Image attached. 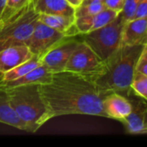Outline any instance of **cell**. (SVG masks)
I'll use <instances>...</instances> for the list:
<instances>
[{
  "mask_svg": "<svg viewBox=\"0 0 147 147\" xmlns=\"http://www.w3.org/2000/svg\"><path fill=\"white\" fill-rule=\"evenodd\" d=\"M52 119L62 115H85L108 118L102 95L93 79L76 72L53 73L50 83L40 85Z\"/></svg>",
  "mask_w": 147,
  "mask_h": 147,
  "instance_id": "cell-1",
  "label": "cell"
},
{
  "mask_svg": "<svg viewBox=\"0 0 147 147\" xmlns=\"http://www.w3.org/2000/svg\"><path fill=\"white\" fill-rule=\"evenodd\" d=\"M145 47L121 44L104 61L102 71L92 78L102 95L107 96L109 93L117 92L127 97L133 93L131 84Z\"/></svg>",
  "mask_w": 147,
  "mask_h": 147,
  "instance_id": "cell-2",
  "label": "cell"
},
{
  "mask_svg": "<svg viewBox=\"0 0 147 147\" xmlns=\"http://www.w3.org/2000/svg\"><path fill=\"white\" fill-rule=\"evenodd\" d=\"M4 89L12 108L27 125L28 133L37 132L52 119L41 94L40 84H25Z\"/></svg>",
  "mask_w": 147,
  "mask_h": 147,
  "instance_id": "cell-3",
  "label": "cell"
},
{
  "mask_svg": "<svg viewBox=\"0 0 147 147\" xmlns=\"http://www.w3.org/2000/svg\"><path fill=\"white\" fill-rule=\"evenodd\" d=\"M33 0L13 13L4 11L0 18V51L13 46L26 45L38 22Z\"/></svg>",
  "mask_w": 147,
  "mask_h": 147,
  "instance_id": "cell-4",
  "label": "cell"
},
{
  "mask_svg": "<svg viewBox=\"0 0 147 147\" xmlns=\"http://www.w3.org/2000/svg\"><path fill=\"white\" fill-rule=\"evenodd\" d=\"M126 22L120 12L107 25L87 34H81V39L102 61H105L121 47L123 28Z\"/></svg>",
  "mask_w": 147,
  "mask_h": 147,
  "instance_id": "cell-5",
  "label": "cell"
},
{
  "mask_svg": "<svg viewBox=\"0 0 147 147\" xmlns=\"http://www.w3.org/2000/svg\"><path fill=\"white\" fill-rule=\"evenodd\" d=\"M103 65L104 61L81 39L70 57L65 71L79 73L92 78L102 71Z\"/></svg>",
  "mask_w": 147,
  "mask_h": 147,
  "instance_id": "cell-6",
  "label": "cell"
},
{
  "mask_svg": "<svg viewBox=\"0 0 147 147\" xmlns=\"http://www.w3.org/2000/svg\"><path fill=\"white\" fill-rule=\"evenodd\" d=\"M81 41L78 36H66L49 51L40 56L41 65L52 73L65 71L72 53Z\"/></svg>",
  "mask_w": 147,
  "mask_h": 147,
  "instance_id": "cell-7",
  "label": "cell"
},
{
  "mask_svg": "<svg viewBox=\"0 0 147 147\" xmlns=\"http://www.w3.org/2000/svg\"><path fill=\"white\" fill-rule=\"evenodd\" d=\"M65 37L64 33L38 21L26 45L34 54L42 56Z\"/></svg>",
  "mask_w": 147,
  "mask_h": 147,
  "instance_id": "cell-8",
  "label": "cell"
},
{
  "mask_svg": "<svg viewBox=\"0 0 147 147\" xmlns=\"http://www.w3.org/2000/svg\"><path fill=\"white\" fill-rule=\"evenodd\" d=\"M127 98L132 103V111L120 122L123 124L128 134H142L147 125V101L141 97L134 99L132 94Z\"/></svg>",
  "mask_w": 147,
  "mask_h": 147,
  "instance_id": "cell-9",
  "label": "cell"
},
{
  "mask_svg": "<svg viewBox=\"0 0 147 147\" xmlns=\"http://www.w3.org/2000/svg\"><path fill=\"white\" fill-rule=\"evenodd\" d=\"M34 54L27 45H18L0 51V73H4L31 59Z\"/></svg>",
  "mask_w": 147,
  "mask_h": 147,
  "instance_id": "cell-10",
  "label": "cell"
},
{
  "mask_svg": "<svg viewBox=\"0 0 147 147\" xmlns=\"http://www.w3.org/2000/svg\"><path fill=\"white\" fill-rule=\"evenodd\" d=\"M103 109L109 119H114L121 121L127 117L132 111V103L130 100L117 92L108 94L102 102Z\"/></svg>",
  "mask_w": 147,
  "mask_h": 147,
  "instance_id": "cell-11",
  "label": "cell"
},
{
  "mask_svg": "<svg viewBox=\"0 0 147 147\" xmlns=\"http://www.w3.org/2000/svg\"><path fill=\"white\" fill-rule=\"evenodd\" d=\"M121 44L127 46H146L147 18H134L125 23Z\"/></svg>",
  "mask_w": 147,
  "mask_h": 147,
  "instance_id": "cell-12",
  "label": "cell"
},
{
  "mask_svg": "<svg viewBox=\"0 0 147 147\" xmlns=\"http://www.w3.org/2000/svg\"><path fill=\"white\" fill-rule=\"evenodd\" d=\"M75 16L64 15L39 14L38 21L64 33L66 36H78L80 34L75 25Z\"/></svg>",
  "mask_w": 147,
  "mask_h": 147,
  "instance_id": "cell-13",
  "label": "cell"
},
{
  "mask_svg": "<svg viewBox=\"0 0 147 147\" xmlns=\"http://www.w3.org/2000/svg\"><path fill=\"white\" fill-rule=\"evenodd\" d=\"M53 79V73L47 70L44 65L41 64L34 68V70L30 71L24 76L5 83H0V85L3 88H11L19 85H25V84H46L52 81Z\"/></svg>",
  "mask_w": 147,
  "mask_h": 147,
  "instance_id": "cell-14",
  "label": "cell"
},
{
  "mask_svg": "<svg viewBox=\"0 0 147 147\" xmlns=\"http://www.w3.org/2000/svg\"><path fill=\"white\" fill-rule=\"evenodd\" d=\"M0 123L28 132L27 125L18 117L12 108L6 90L0 85Z\"/></svg>",
  "mask_w": 147,
  "mask_h": 147,
  "instance_id": "cell-15",
  "label": "cell"
},
{
  "mask_svg": "<svg viewBox=\"0 0 147 147\" xmlns=\"http://www.w3.org/2000/svg\"><path fill=\"white\" fill-rule=\"evenodd\" d=\"M33 3L38 14L75 16L76 9L66 0H33Z\"/></svg>",
  "mask_w": 147,
  "mask_h": 147,
  "instance_id": "cell-16",
  "label": "cell"
},
{
  "mask_svg": "<svg viewBox=\"0 0 147 147\" xmlns=\"http://www.w3.org/2000/svg\"><path fill=\"white\" fill-rule=\"evenodd\" d=\"M41 64L40 62V55H34L31 59L28 60L18 65L17 66L14 67L13 69L4 72L2 74V79L0 83H5L9 82L15 79H17L30 71L34 70L37 66H39Z\"/></svg>",
  "mask_w": 147,
  "mask_h": 147,
  "instance_id": "cell-17",
  "label": "cell"
},
{
  "mask_svg": "<svg viewBox=\"0 0 147 147\" xmlns=\"http://www.w3.org/2000/svg\"><path fill=\"white\" fill-rule=\"evenodd\" d=\"M133 93L147 101V76L142 72L136 71L131 84Z\"/></svg>",
  "mask_w": 147,
  "mask_h": 147,
  "instance_id": "cell-18",
  "label": "cell"
},
{
  "mask_svg": "<svg viewBox=\"0 0 147 147\" xmlns=\"http://www.w3.org/2000/svg\"><path fill=\"white\" fill-rule=\"evenodd\" d=\"M119 15L118 12L112 10L110 9H104L99 13L96 14L93 16V27H92V31L96 30L97 28H100L110 22H112L117 16Z\"/></svg>",
  "mask_w": 147,
  "mask_h": 147,
  "instance_id": "cell-19",
  "label": "cell"
},
{
  "mask_svg": "<svg viewBox=\"0 0 147 147\" xmlns=\"http://www.w3.org/2000/svg\"><path fill=\"white\" fill-rule=\"evenodd\" d=\"M106 9L103 2L94 1L87 3H82L75 10V17L82 16H94L102 9Z\"/></svg>",
  "mask_w": 147,
  "mask_h": 147,
  "instance_id": "cell-20",
  "label": "cell"
},
{
  "mask_svg": "<svg viewBox=\"0 0 147 147\" xmlns=\"http://www.w3.org/2000/svg\"><path fill=\"white\" fill-rule=\"evenodd\" d=\"M141 0H125L124 6L121 12V15L126 22L133 20L135 16V13L139 3Z\"/></svg>",
  "mask_w": 147,
  "mask_h": 147,
  "instance_id": "cell-21",
  "label": "cell"
},
{
  "mask_svg": "<svg viewBox=\"0 0 147 147\" xmlns=\"http://www.w3.org/2000/svg\"><path fill=\"white\" fill-rule=\"evenodd\" d=\"M32 0H7L4 10L9 12H16L27 6Z\"/></svg>",
  "mask_w": 147,
  "mask_h": 147,
  "instance_id": "cell-22",
  "label": "cell"
},
{
  "mask_svg": "<svg viewBox=\"0 0 147 147\" xmlns=\"http://www.w3.org/2000/svg\"><path fill=\"white\" fill-rule=\"evenodd\" d=\"M124 1L125 0H103L102 2L106 8L120 13L123 9Z\"/></svg>",
  "mask_w": 147,
  "mask_h": 147,
  "instance_id": "cell-23",
  "label": "cell"
},
{
  "mask_svg": "<svg viewBox=\"0 0 147 147\" xmlns=\"http://www.w3.org/2000/svg\"><path fill=\"white\" fill-rule=\"evenodd\" d=\"M134 18H147V0L140 2Z\"/></svg>",
  "mask_w": 147,
  "mask_h": 147,
  "instance_id": "cell-24",
  "label": "cell"
},
{
  "mask_svg": "<svg viewBox=\"0 0 147 147\" xmlns=\"http://www.w3.org/2000/svg\"><path fill=\"white\" fill-rule=\"evenodd\" d=\"M136 71H139L147 76V57L143 53L139 59V62H138L137 67H136Z\"/></svg>",
  "mask_w": 147,
  "mask_h": 147,
  "instance_id": "cell-25",
  "label": "cell"
},
{
  "mask_svg": "<svg viewBox=\"0 0 147 147\" xmlns=\"http://www.w3.org/2000/svg\"><path fill=\"white\" fill-rule=\"evenodd\" d=\"M71 6H73L75 9H77L78 7H79L82 4L83 0H66Z\"/></svg>",
  "mask_w": 147,
  "mask_h": 147,
  "instance_id": "cell-26",
  "label": "cell"
},
{
  "mask_svg": "<svg viewBox=\"0 0 147 147\" xmlns=\"http://www.w3.org/2000/svg\"><path fill=\"white\" fill-rule=\"evenodd\" d=\"M6 3H7V0H0V18L6 8Z\"/></svg>",
  "mask_w": 147,
  "mask_h": 147,
  "instance_id": "cell-27",
  "label": "cell"
},
{
  "mask_svg": "<svg viewBox=\"0 0 147 147\" xmlns=\"http://www.w3.org/2000/svg\"><path fill=\"white\" fill-rule=\"evenodd\" d=\"M94 1H101V2H102L103 0H83L82 3H90V2H94Z\"/></svg>",
  "mask_w": 147,
  "mask_h": 147,
  "instance_id": "cell-28",
  "label": "cell"
},
{
  "mask_svg": "<svg viewBox=\"0 0 147 147\" xmlns=\"http://www.w3.org/2000/svg\"><path fill=\"white\" fill-rule=\"evenodd\" d=\"M143 54L146 55L147 57V45L145 47V49H144V52H143Z\"/></svg>",
  "mask_w": 147,
  "mask_h": 147,
  "instance_id": "cell-29",
  "label": "cell"
},
{
  "mask_svg": "<svg viewBox=\"0 0 147 147\" xmlns=\"http://www.w3.org/2000/svg\"><path fill=\"white\" fill-rule=\"evenodd\" d=\"M142 134H147V125L146 126L145 129L143 130V132H142Z\"/></svg>",
  "mask_w": 147,
  "mask_h": 147,
  "instance_id": "cell-30",
  "label": "cell"
},
{
  "mask_svg": "<svg viewBox=\"0 0 147 147\" xmlns=\"http://www.w3.org/2000/svg\"><path fill=\"white\" fill-rule=\"evenodd\" d=\"M1 79H2V73H0V82H1Z\"/></svg>",
  "mask_w": 147,
  "mask_h": 147,
  "instance_id": "cell-31",
  "label": "cell"
}]
</instances>
